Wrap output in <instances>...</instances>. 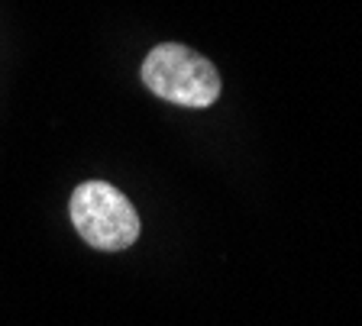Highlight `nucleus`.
<instances>
[{
    "instance_id": "1",
    "label": "nucleus",
    "mask_w": 362,
    "mask_h": 326,
    "mask_svg": "<svg viewBox=\"0 0 362 326\" xmlns=\"http://www.w3.org/2000/svg\"><path fill=\"white\" fill-rule=\"evenodd\" d=\"M143 84L156 97L191 110H204L220 97V75L214 61L181 42H162L146 55Z\"/></svg>"
},
{
    "instance_id": "2",
    "label": "nucleus",
    "mask_w": 362,
    "mask_h": 326,
    "mask_svg": "<svg viewBox=\"0 0 362 326\" xmlns=\"http://www.w3.org/2000/svg\"><path fill=\"white\" fill-rule=\"evenodd\" d=\"M71 223L88 246L100 252H120L139 239V217L123 191L107 181H84L71 194Z\"/></svg>"
}]
</instances>
